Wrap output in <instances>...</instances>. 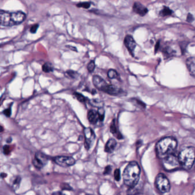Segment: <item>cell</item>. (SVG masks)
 <instances>
[{
  "label": "cell",
  "mask_w": 195,
  "mask_h": 195,
  "mask_svg": "<svg viewBox=\"0 0 195 195\" xmlns=\"http://www.w3.org/2000/svg\"><path fill=\"white\" fill-rule=\"evenodd\" d=\"M140 172V166L136 161L129 163L124 170L123 173L124 184L132 188L136 187L139 181Z\"/></svg>",
  "instance_id": "6da1fadb"
},
{
  "label": "cell",
  "mask_w": 195,
  "mask_h": 195,
  "mask_svg": "<svg viewBox=\"0 0 195 195\" xmlns=\"http://www.w3.org/2000/svg\"><path fill=\"white\" fill-rule=\"evenodd\" d=\"M178 146V141L172 137H166L159 141L156 144L157 155L160 159H163L172 155Z\"/></svg>",
  "instance_id": "7a4b0ae2"
},
{
  "label": "cell",
  "mask_w": 195,
  "mask_h": 195,
  "mask_svg": "<svg viewBox=\"0 0 195 195\" xmlns=\"http://www.w3.org/2000/svg\"><path fill=\"white\" fill-rule=\"evenodd\" d=\"M26 18L25 13L21 11L8 12L0 10V25L5 26H12L20 25Z\"/></svg>",
  "instance_id": "3957f363"
},
{
  "label": "cell",
  "mask_w": 195,
  "mask_h": 195,
  "mask_svg": "<svg viewBox=\"0 0 195 195\" xmlns=\"http://www.w3.org/2000/svg\"><path fill=\"white\" fill-rule=\"evenodd\" d=\"M178 157L180 165L184 169H191L195 161V148L191 146L185 148L180 152Z\"/></svg>",
  "instance_id": "277c9868"
},
{
  "label": "cell",
  "mask_w": 195,
  "mask_h": 195,
  "mask_svg": "<svg viewBox=\"0 0 195 195\" xmlns=\"http://www.w3.org/2000/svg\"><path fill=\"white\" fill-rule=\"evenodd\" d=\"M156 188L162 193H166L169 191L171 188L170 182L166 176L162 173H159L155 179Z\"/></svg>",
  "instance_id": "5b68a950"
},
{
  "label": "cell",
  "mask_w": 195,
  "mask_h": 195,
  "mask_svg": "<svg viewBox=\"0 0 195 195\" xmlns=\"http://www.w3.org/2000/svg\"><path fill=\"white\" fill-rule=\"evenodd\" d=\"M162 160V164L164 169L167 171H173L177 169L180 165L178 157L174 155H171Z\"/></svg>",
  "instance_id": "8992f818"
},
{
  "label": "cell",
  "mask_w": 195,
  "mask_h": 195,
  "mask_svg": "<svg viewBox=\"0 0 195 195\" xmlns=\"http://www.w3.org/2000/svg\"><path fill=\"white\" fill-rule=\"evenodd\" d=\"M54 161L57 165L62 167L71 166L75 164V159L69 156H57L54 159Z\"/></svg>",
  "instance_id": "52a82bcc"
},
{
  "label": "cell",
  "mask_w": 195,
  "mask_h": 195,
  "mask_svg": "<svg viewBox=\"0 0 195 195\" xmlns=\"http://www.w3.org/2000/svg\"><path fill=\"white\" fill-rule=\"evenodd\" d=\"M85 146L87 150H90L94 142L95 134L90 128H86L84 129Z\"/></svg>",
  "instance_id": "ba28073f"
},
{
  "label": "cell",
  "mask_w": 195,
  "mask_h": 195,
  "mask_svg": "<svg viewBox=\"0 0 195 195\" xmlns=\"http://www.w3.org/2000/svg\"><path fill=\"white\" fill-rule=\"evenodd\" d=\"M48 161V158L45 155L41 152H37L32 160V164L37 168L41 169L47 164Z\"/></svg>",
  "instance_id": "9c48e42d"
},
{
  "label": "cell",
  "mask_w": 195,
  "mask_h": 195,
  "mask_svg": "<svg viewBox=\"0 0 195 195\" xmlns=\"http://www.w3.org/2000/svg\"><path fill=\"white\" fill-rule=\"evenodd\" d=\"M124 44L130 53L133 55L134 50L137 46V43L135 40L133 39L132 36L131 35H127L126 36L124 40Z\"/></svg>",
  "instance_id": "30bf717a"
},
{
  "label": "cell",
  "mask_w": 195,
  "mask_h": 195,
  "mask_svg": "<svg viewBox=\"0 0 195 195\" xmlns=\"http://www.w3.org/2000/svg\"><path fill=\"white\" fill-rule=\"evenodd\" d=\"M92 82L95 87L98 90L103 91L105 87L108 85V83L106 82L104 79L102 78L98 75H95L92 77Z\"/></svg>",
  "instance_id": "8fae6325"
},
{
  "label": "cell",
  "mask_w": 195,
  "mask_h": 195,
  "mask_svg": "<svg viewBox=\"0 0 195 195\" xmlns=\"http://www.w3.org/2000/svg\"><path fill=\"white\" fill-rule=\"evenodd\" d=\"M103 92L111 96L121 95L122 93L124 92L123 91H122L120 88H118L117 87L115 86L114 85L111 84H108L103 89Z\"/></svg>",
  "instance_id": "7c38bea8"
},
{
  "label": "cell",
  "mask_w": 195,
  "mask_h": 195,
  "mask_svg": "<svg viewBox=\"0 0 195 195\" xmlns=\"http://www.w3.org/2000/svg\"><path fill=\"white\" fill-rule=\"evenodd\" d=\"M132 9L135 13L140 15V16H144L148 11L146 7L139 2L134 3Z\"/></svg>",
  "instance_id": "4fadbf2b"
},
{
  "label": "cell",
  "mask_w": 195,
  "mask_h": 195,
  "mask_svg": "<svg viewBox=\"0 0 195 195\" xmlns=\"http://www.w3.org/2000/svg\"><path fill=\"white\" fill-rule=\"evenodd\" d=\"M186 65L191 75L195 78V57H189L187 59Z\"/></svg>",
  "instance_id": "5bb4252c"
},
{
  "label": "cell",
  "mask_w": 195,
  "mask_h": 195,
  "mask_svg": "<svg viewBox=\"0 0 195 195\" xmlns=\"http://www.w3.org/2000/svg\"><path fill=\"white\" fill-rule=\"evenodd\" d=\"M117 145V142L114 139H109L105 145L104 151L107 153H112L115 149Z\"/></svg>",
  "instance_id": "9a60e30c"
},
{
  "label": "cell",
  "mask_w": 195,
  "mask_h": 195,
  "mask_svg": "<svg viewBox=\"0 0 195 195\" xmlns=\"http://www.w3.org/2000/svg\"><path fill=\"white\" fill-rule=\"evenodd\" d=\"M88 119L89 122L91 124H96L99 120L97 111H95L94 109H91L88 112Z\"/></svg>",
  "instance_id": "2e32d148"
},
{
  "label": "cell",
  "mask_w": 195,
  "mask_h": 195,
  "mask_svg": "<svg viewBox=\"0 0 195 195\" xmlns=\"http://www.w3.org/2000/svg\"><path fill=\"white\" fill-rule=\"evenodd\" d=\"M110 132L111 134L114 135V136L116 137L118 139H121L123 138L122 135L121 134L120 132L118 131L117 127L116 126L115 120H113L112 123L110 125Z\"/></svg>",
  "instance_id": "e0dca14e"
},
{
  "label": "cell",
  "mask_w": 195,
  "mask_h": 195,
  "mask_svg": "<svg viewBox=\"0 0 195 195\" xmlns=\"http://www.w3.org/2000/svg\"><path fill=\"white\" fill-rule=\"evenodd\" d=\"M108 77L110 79H117L118 80H120V76L119 75V73H118L117 71H116L115 70L111 69L110 70H108Z\"/></svg>",
  "instance_id": "ac0fdd59"
},
{
  "label": "cell",
  "mask_w": 195,
  "mask_h": 195,
  "mask_svg": "<svg viewBox=\"0 0 195 195\" xmlns=\"http://www.w3.org/2000/svg\"><path fill=\"white\" fill-rule=\"evenodd\" d=\"M54 68L50 62H46L42 66V71L45 73H50L53 71Z\"/></svg>",
  "instance_id": "d6986e66"
},
{
  "label": "cell",
  "mask_w": 195,
  "mask_h": 195,
  "mask_svg": "<svg viewBox=\"0 0 195 195\" xmlns=\"http://www.w3.org/2000/svg\"><path fill=\"white\" fill-rule=\"evenodd\" d=\"M97 113L98 115L99 120L101 122H103L104 120V116H105V111H104L103 108H98Z\"/></svg>",
  "instance_id": "ffe728a7"
},
{
  "label": "cell",
  "mask_w": 195,
  "mask_h": 195,
  "mask_svg": "<svg viewBox=\"0 0 195 195\" xmlns=\"http://www.w3.org/2000/svg\"><path fill=\"white\" fill-rule=\"evenodd\" d=\"M172 13V11L168 7H164L162 10L160 11V14L162 16H168L171 15Z\"/></svg>",
  "instance_id": "44dd1931"
},
{
  "label": "cell",
  "mask_w": 195,
  "mask_h": 195,
  "mask_svg": "<svg viewBox=\"0 0 195 195\" xmlns=\"http://www.w3.org/2000/svg\"><path fill=\"white\" fill-rule=\"evenodd\" d=\"M65 75L72 78H77L79 76V74L77 72L72 70H68L65 72Z\"/></svg>",
  "instance_id": "7402d4cb"
},
{
  "label": "cell",
  "mask_w": 195,
  "mask_h": 195,
  "mask_svg": "<svg viewBox=\"0 0 195 195\" xmlns=\"http://www.w3.org/2000/svg\"><path fill=\"white\" fill-rule=\"evenodd\" d=\"M73 95L75 96L78 101H80L81 103H84V102L86 101V98L81 93H78V92H74L73 93Z\"/></svg>",
  "instance_id": "603a6c76"
},
{
  "label": "cell",
  "mask_w": 195,
  "mask_h": 195,
  "mask_svg": "<svg viewBox=\"0 0 195 195\" xmlns=\"http://www.w3.org/2000/svg\"><path fill=\"white\" fill-rule=\"evenodd\" d=\"M91 6V3L88 2H84V3H81L77 4V7L78 8H83L85 9H88Z\"/></svg>",
  "instance_id": "cb8c5ba5"
},
{
  "label": "cell",
  "mask_w": 195,
  "mask_h": 195,
  "mask_svg": "<svg viewBox=\"0 0 195 195\" xmlns=\"http://www.w3.org/2000/svg\"><path fill=\"white\" fill-rule=\"evenodd\" d=\"M95 68V63L94 61H91L88 65V70L90 73L93 72Z\"/></svg>",
  "instance_id": "d4e9b609"
},
{
  "label": "cell",
  "mask_w": 195,
  "mask_h": 195,
  "mask_svg": "<svg viewBox=\"0 0 195 195\" xmlns=\"http://www.w3.org/2000/svg\"><path fill=\"white\" fill-rule=\"evenodd\" d=\"M114 178L116 181L119 182L120 179V171L119 169H115L114 172Z\"/></svg>",
  "instance_id": "484cf974"
},
{
  "label": "cell",
  "mask_w": 195,
  "mask_h": 195,
  "mask_svg": "<svg viewBox=\"0 0 195 195\" xmlns=\"http://www.w3.org/2000/svg\"><path fill=\"white\" fill-rule=\"evenodd\" d=\"M3 113L8 117H10L12 114V105H10L9 108H7L6 109H5L3 112Z\"/></svg>",
  "instance_id": "4316f807"
},
{
  "label": "cell",
  "mask_w": 195,
  "mask_h": 195,
  "mask_svg": "<svg viewBox=\"0 0 195 195\" xmlns=\"http://www.w3.org/2000/svg\"><path fill=\"white\" fill-rule=\"evenodd\" d=\"M38 27H39V24H34L32 26V27L30 28V33H32V34L34 33H36L37 31V29H38Z\"/></svg>",
  "instance_id": "83f0119b"
},
{
  "label": "cell",
  "mask_w": 195,
  "mask_h": 195,
  "mask_svg": "<svg viewBox=\"0 0 195 195\" xmlns=\"http://www.w3.org/2000/svg\"><path fill=\"white\" fill-rule=\"evenodd\" d=\"M12 149L11 148V147L9 145H5V146H3V152L7 155H8L9 154H10L11 151H12Z\"/></svg>",
  "instance_id": "f1b7e54d"
},
{
  "label": "cell",
  "mask_w": 195,
  "mask_h": 195,
  "mask_svg": "<svg viewBox=\"0 0 195 195\" xmlns=\"http://www.w3.org/2000/svg\"><path fill=\"white\" fill-rule=\"evenodd\" d=\"M20 182H21V178L19 177H17L16 180H14V182H13V187H14V188H17L19 186Z\"/></svg>",
  "instance_id": "f546056e"
},
{
  "label": "cell",
  "mask_w": 195,
  "mask_h": 195,
  "mask_svg": "<svg viewBox=\"0 0 195 195\" xmlns=\"http://www.w3.org/2000/svg\"><path fill=\"white\" fill-rule=\"evenodd\" d=\"M101 101L98 100H92L90 101V103L92 106H94V107H98L99 106V108H101L99 107V105L101 104Z\"/></svg>",
  "instance_id": "4dcf8cb0"
},
{
  "label": "cell",
  "mask_w": 195,
  "mask_h": 195,
  "mask_svg": "<svg viewBox=\"0 0 195 195\" xmlns=\"http://www.w3.org/2000/svg\"><path fill=\"white\" fill-rule=\"evenodd\" d=\"M133 100H135V101L137 103V104L139 105V106H140L142 108H145L146 107V104H144V103H143L142 101H140V100H137V99H135V98H133Z\"/></svg>",
  "instance_id": "1f68e13d"
},
{
  "label": "cell",
  "mask_w": 195,
  "mask_h": 195,
  "mask_svg": "<svg viewBox=\"0 0 195 195\" xmlns=\"http://www.w3.org/2000/svg\"><path fill=\"white\" fill-rule=\"evenodd\" d=\"M111 170H112V168H111V166H106L104 171V175H108V174H110L111 172Z\"/></svg>",
  "instance_id": "d6a6232c"
},
{
  "label": "cell",
  "mask_w": 195,
  "mask_h": 195,
  "mask_svg": "<svg viewBox=\"0 0 195 195\" xmlns=\"http://www.w3.org/2000/svg\"><path fill=\"white\" fill-rule=\"evenodd\" d=\"M61 187H62V189H63V190L66 189V190L70 191V189H72L71 187H70V185L67 184H62Z\"/></svg>",
  "instance_id": "836d02e7"
},
{
  "label": "cell",
  "mask_w": 195,
  "mask_h": 195,
  "mask_svg": "<svg viewBox=\"0 0 195 195\" xmlns=\"http://www.w3.org/2000/svg\"><path fill=\"white\" fill-rule=\"evenodd\" d=\"M187 21H188V22L191 23V22H192V21L194 20V18H193V16H192L191 14L189 13L188 14V16H187Z\"/></svg>",
  "instance_id": "e575fe53"
},
{
  "label": "cell",
  "mask_w": 195,
  "mask_h": 195,
  "mask_svg": "<svg viewBox=\"0 0 195 195\" xmlns=\"http://www.w3.org/2000/svg\"><path fill=\"white\" fill-rule=\"evenodd\" d=\"M68 48H69L70 49H72V50H73V51H76V52H77V48H75V47H73V46H69L68 45L66 46Z\"/></svg>",
  "instance_id": "d590c367"
},
{
  "label": "cell",
  "mask_w": 195,
  "mask_h": 195,
  "mask_svg": "<svg viewBox=\"0 0 195 195\" xmlns=\"http://www.w3.org/2000/svg\"><path fill=\"white\" fill-rule=\"evenodd\" d=\"M52 195H64L63 194H62L61 192H55L54 193H52Z\"/></svg>",
  "instance_id": "8d00e7d4"
},
{
  "label": "cell",
  "mask_w": 195,
  "mask_h": 195,
  "mask_svg": "<svg viewBox=\"0 0 195 195\" xmlns=\"http://www.w3.org/2000/svg\"><path fill=\"white\" fill-rule=\"evenodd\" d=\"M159 42H158V43L156 44V46H155V52H156V51L158 50V48H159Z\"/></svg>",
  "instance_id": "74e56055"
},
{
  "label": "cell",
  "mask_w": 195,
  "mask_h": 195,
  "mask_svg": "<svg viewBox=\"0 0 195 195\" xmlns=\"http://www.w3.org/2000/svg\"><path fill=\"white\" fill-rule=\"evenodd\" d=\"M3 131V128L2 126H1V125H0V132H2Z\"/></svg>",
  "instance_id": "f35d334b"
},
{
  "label": "cell",
  "mask_w": 195,
  "mask_h": 195,
  "mask_svg": "<svg viewBox=\"0 0 195 195\" xmlns=\"http://www.w3.org/2000/svg\"><path fill=\"white\" fill-rule=\"evenodd\" d=\"M1 98H2V97L0 98V106H1V103H2V101H1Z\"/></svg>",
  "instance_id": "ab89813d"
},
{
  "label": "cell",
  "mask_w": 195,
  "mask_h": 195,
  "mask_svg": "<svg viewBox=\"0 0 195 195\" xmlns=\"http://www.w3.org/2000/svg\"><path fill=\"white\" fill-rule=\"evenodd\" d=\"M90 195V194H87V195Z\"/></svg>",
  "instance_id": "60d3db41"
}]
</instances>
